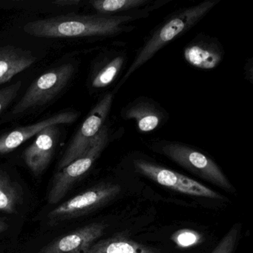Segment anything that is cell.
Returning a JSON list of instances; mask_svg holds the SVG:
<instances>
[{
	"mask_svg": "<svg viewBox=\"0 0 253 253\" xmlns=\"http://www.w3.org/2000/svg\"><path fill=\"white\" fill-rule=\"evenodd\" d=\"M135 16L64 15L29 22L23 29L31 36L42 38H76L112 36L126 29Z\"/></svg>",
	"mask_w": 253,
	"mask_h": 253,
	"instance_id": "obj_1",
	"label": "cell"
},
{
	"mask_svg": "<svg viewBox=\"0 0 253 253\" xmlns=\"http://www.w3.org/2000/svg\"><path fill=\"white\" fill-rule=\"evenodd\" d=\"M217 2V0H207L195 6L185 8L171 16L159 26L140 48L134 61L123 77L118 88H120L134 72L149 61L163 47L193 27L214 8Z\"/></svg>",
	"mask_w": 253,
	"mask_h": 253,
	"instance_id": "obj_2",
	"label": "cell"
},
{
	"mask_svg": "<svg viewBox=\"0 0 253 253\" xmlns=\"http://www.w3.org/2000/svg\"><path fill=\"white\" fill-rule=\"evenodd\" d=\"M109 140V129L104 126L81 156L57 171L48 193V204L55 205L66 196L75 183L91 169L107 146Z\"/></svg>",
	"mask_w": 253,
	"mask_h": 253,
	"instance_id": "obj_3",
	"label": "cell"
},
{
	"mask_svg": "<svg viewBox=\"0 0 253 253\" xmlns=\"http://www.w3.org/2000/svg\"><path fill=\"white\" fill-rule=\"evenodd\" d=\"M155 149L204 180L226 190L234 191L233 186L218 166L201 152L175 142H161Z\"/></svg>",
	"mask_w": 253,
	"mask_h": 253,
	"instance_id": "obj_4",
	"label": "cell"
},
{
	"mask_svg": "<svg viewBox=\"0 0 253 253\" xmlns=\"http://www.w3.org/2000/svg\"><path fill=\"white\" fill-rule=\"evenodd\" d=\"M72 63L62 65L41 75L28 88L12 110L14 115L46 104L64 89L75 74Z\"/></svg>",
	"mask_w": 253,
	"mask_h": 253,
	"instance_id": "obj_5",
	"label": "cell"
},
{
	"mask_svg": "<svg viewBox=\"0 0 253 253\" xmlns=\"http://www.w3.org/2000/svg\"><path fill=\"white\" fill-rule=\"evenodd\" d=\"M121 192L119 185H97L73 197L56 207L48 215V223L52 226L88 214L112 201Z\"/></svg>",
	"mask_w": 253,
	"mask_h": 253,
	"instance_id": "obj_6",
	"label": "cell"
},
{
	"mask_svg": "<svg viewBox=\"0 0 253 253\" xmlns=\"http://www.w3.org/2000/svg\"><path fill=\"white\" fill-rule=\"evenodd\" d=\"M113 97V93H108L91 109L65 151L57 166L58 171L79 158L88 149L94 137L104 126L105 121L112 108Z\"/></svg>",
	"mask_w": 253,
	"mask_h": 253,
	"instance_id": "obj_7",
	"label": "cell"
},
{
	"mask_svg": "<svg viewBox=\"0 0 253 253\" xmlns=\"http://www.w3.org/2000/svg\"><path fill=\"white\" fill-rule=\"evenodd\" d=\"M134 165L138 172L162 186L170 188L180 193L191 196L226 201L224 196L201 184L199 182L180 173L156 165L153 163L137 159L134 161Z\"/></svg>",
	"mask_w": 253,
	"mask_h": 253,
	"instance_id": "obj_8",
	"label": "cell"
},
{
	"mask_svg": "<svg viewBox=\"0 0 253 253\" xmlns=\"http://www.w3.org/2000/svg\"><path fill=\"white\" fill-rule=\"evenodd\" d=\"M105 229L103 223L87 225L57 238L37 253H84L103 235Z\"/></svg>",
	"mask_w": 253,
	"mask_h": 253,
	"instance_id": "obj_9",
	"label": "cell"
},
{
	"mask_svg": "<svg viewBox=\"0 0 253 253\" xmlns=\"http://www.w3.org/2000/svg\"><path fill=\"white\" fill-rule=\"evenodd\" d=\"M80 114L75 112H60L43 121L27 126L20 127L0 137V155L8 153L21 146L34 136L52 126L69 124L75 122Z\"/></svg>",
	"mask_w": 253,
	"mask_h": 253,
	"instance_id": "obj_10",
	"label": "cell"
},
{
	"mask_svg": "<svg viewBox=\"0 0 253 253\" xmlns=\"http://www.w3.org/2000/svg\"><path fill=\"white\" fill-rule=\"evenodd\" d=\"M52 126L42 130L23 153V159L35 175L42 174L51 162L55 150L58 128Z\"/></svg>",
	"mask_w": 253,
	"mask_h": 253,
	"instance_id": "obj_11",
	"label": "cell"
},
{
	"mask_svg": "<svg viewBox=\"0 0 253 253\" xmlns=\"http://www.w3.org/2000/svg\"><path fill=\"white\" fill-rule=\"evenodd\" d=\"M36 60L27 50L13 45L0 47V85L30 67Z\"/></svg>",
	"mask_w": 253,
	"mask_h": 253,
	"instance_id": "obj_12",
	"label": "cell"
},
{
	"mask_svg": "<svg viewBox=\"0 0 253 253\" xmlns=\"http://www.w3.org/2000/svg\"><path fill=\"white\" fill-rule=\"evenodd\" d=\"M183 56L191 66L211 70L217 67L221 61L223 51L214 42H195L185 48Z\"/></svg>",
	"mask_w": 253,
	"mask_h": 253,
	"instance_id": "obj_13",
	"label": "cell"
},
{
	"mask_svg": "<svg viewBox=\"0 0 253 253\" xmlns=\"http://www.w3.org/2000/svg\"><path fill=\"white\" fill-rule=\"evenodd\" d=\"M126 120H134L141 132H150L156 129L163 120V115L152 103L145 100L134 101L122 112Z\"/></svg>",
	"mask_w": 253,
	"mask_h": 253,
	"instance_id": "obj_14",
	"label": "cell"
},
{
	"mask_svg": "<svg viewBox=\"0 0 253 253\" xmlns=\"http://www.w3.org/2000/svg\"><path fill=\"white\" fill-rule=\"evenodd\" d=\"M84 253H160L155 249L126 238H112L93 244Z\"/></svg>",
	"mask_w": 253,
	"mask_h": 253,
	"instance_id": "obj_15",
	"label": "cell"
},
{
	"mask_svg": "<svg viewBox=\"0 0 253 253\" xmlns=\"http://www.w3.org/2000/svg\"><path fill=\"white\" fill-rule=\"evenodd\" d=\"M22 201V190L5 171H0V212L13 214Z\"/></svg>",
	"mask_w": 253,
	"mask_h": 253,
	"instance_id": "obj_16",
	"label": "cell"
},
{
	"mask_svg": "<svg viewBox=\"0 0 253 253\" xmlns=\"http://www.w3.org/2000/svg\"><path fill=\"white\" fill-rule=\"evenodd\" d=\"M149 2V0H96L91 2V5L100 15L111 16L140 8Z\"/></svg>",
	"mask_w": 253,
	"mask_h": 253,
	"instance_id": "obj_17",
	"label": "cell"
},
{
	"mask_svg": "<svg viewBox=\"0 0 253 253\" xmlns=\"http://www.w3.org/2000/svg\"><path fill=\"white\" fill-rule=\"evenodd\" d=\"M124 62L125 57L123 55L117 56L112 59L96 74L91 81V86L94 88L109 86L119 75Z\"/></svg>",
	"mask_w": 253,
	"mask_h": 253,
	"instance_id": "obj_18",
	"label": "cell"
},
{
	"mask_svg": "<svg viewBox=\"0 0 253 253\" xmlns=\"http://www.w3.org/2000/svg\"><path fill=\"white\" fill-rule=\"evenodd\" d=\"M239 235V227L234 226L210 253H233Z\"/></svg>",
	"mask_w": 253,
	"mask_h": 253,
	"instance_id": "obj_19",
	"label": "cell"
},
{
	"mask_svg": "<svg viewBox=\"0 0 253 253\" xmlns=\"http://www.w3.org/2000/svg\"><path fill=\"white\" fill-rule=\"evenodd\" d=\"M171 239L178 247H189L199 244L202 240V236L192 229H183L174 233Z\"/></svg>",
	"mask_w": 253,
	"mask_h": 253,
	"instance_id": "obj_20",
	"label": "cell"
},
{
	"mask_svg": "<svg viewBox=\"0 0 253 253\" xmlns=\"http://www.w3.org/2000/svg\"><path fill=\"white\" fill-rule=\"evenodd\" d=\"M21 86V81H18L0 90V113L16 98Z\"/></svg>",
	"mask_w": 253,
	"mask_h": 253,
	"instance_id": "obj_21",
	"label": "cell"
},
{
	"mask_svg": "<svg viewBox=\"0 0 253 253\" xmlns=\"http://www.w3.org/2000/svg\"><path fill=\"white\" fill-rule=\"evenodd\" d=\"M80 2H81L80 0H58L54 2V4L60 6H73V5H78Z\"/></svg>",
	"mask_w": 253,
	"mask_h": 253,
	"instance_id": "obj_22",
	"label": "cell"
},
{
	"mask_svg": "<svg viewBox=\"0 0 253 253\" xmlns=\"http://www.w3.org/2000/svg\"><path fill=\"white\" fill-rule=\"evenodd\" d=\"M8 225L6 222L2 221V220H0V234L2 233V232H5L8 229Z\"/></svg>",
	"mask_w": 253,
	"mask_h": 253,
	"instance_id": "obj_23",
	"label": "cell"
}]
</instances>
